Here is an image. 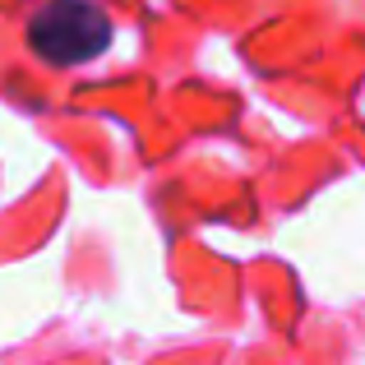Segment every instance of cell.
Listing matches in <instances>:
<instances>
[{
  "instance_id": "obj_1",
  "label": "cell",
  "mask_w": 365,
  "mask_h": 365,
  "mask_svg": "<svg viewBox=\"0 0 365 365\" xmlns=\"http://www.w3.org/2000/svg\"><path fill=\"white\" fill-rule=\"evenodd\" d=\"M107 42H111V19L93 0H42L28 14V51L56 70L98 61Z\"/></svg>"
}]
</instances>
